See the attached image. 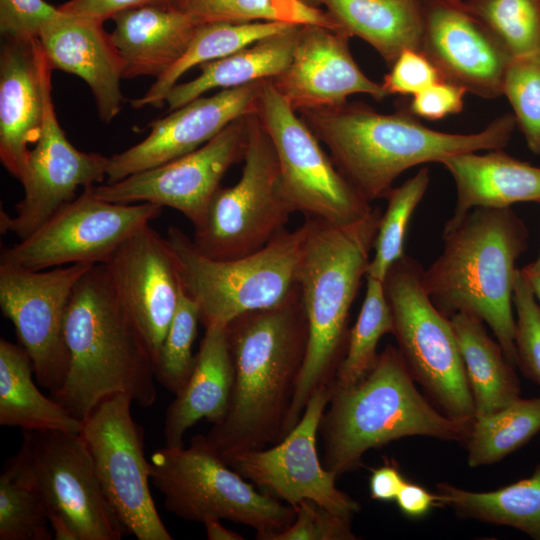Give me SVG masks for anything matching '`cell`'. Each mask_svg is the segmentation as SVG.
<instances>
[{
    "instance_id": "43",
    "label": "cell",
    "mask_w": 540,
    "mask_h": 540,
    "mask_svg": "<svg viewBox=\"0 0 540 540\" xmlns=\"http://www.w3.org/2000/svg\"><path fill=\"white\" fill-rule=\"evenodd\" d=\"M295 519L285 530L269 540H355L351 517L339 515L312 500H302L294 506Z\"/></svg>"
},
{
    "instance_id": "13",
    "label": "cell",
    "mask_w": 540,
    "mask_h": 540,
    "mask_svg": "<svg viewBox=\"0 0 540 540\" xmlns=\"http://www.w3.org/2000/svg\"><path fill=\"white\" fill-rule=\"evenodd\" d=\"M161 211V206L148 202L106 201L86 188L28 236L4 248L0 262L32 270L104 263Z\"/></svg>"
},
{
    "instance_id": "21",
    "label": "cell",
    "mask_w": 540,
    "mask_h": 540,
    "mask_svg": "<svg viewBox=\"0 0 540 540\" xmlns=\"http://www.w3.org/2000/svg\"><path fill=\"white\" fill-rule=\"evenodd\" d=\"M263 81L223 89L209 97L201 96L151 122V131L144 140L109 157L106 183L188 154L234 120L256 112Z\"/></svg>"
},
{
    "instance_id": "35",
    "label": "cell",
    "mask_w": 540,
    "mask_h": 540,
    "mask_svg": "<svg viewBox=\"0 0 540 540\" xmlns=\"http://www.w3.org/2000/svg\"><path fill=\"white\" fill-rule=\"evenodd\" d=\"M182 11L199 25L213 22H286L339 30L326 10L302 0H184Z\"/></svg>"
},
{
    "instance_id": "47",
    "label": "cell",
    "mask_w": 540,
    "mask_h": 540,
    "mask_svg": "<svg viewBox=\"0 0 540 540\" xmlns=\"http://www.w3.org/2000/svg\"><path fill=\"white\" fill-rule=\"evenodd\" d=\"M184 0H69L60 11L69 14L93 17L105 21L116 13L129 8L159 6L182 11Z\"/></svg>"
},
{
    "instance_id": "30",
    "label": "cell",
    "mask_w": 540,
    "mask_h": 540,
    "mask_svg": "<svg viewBox=\"0 0 540 540\" xmlns=\"http://www.w3.org/2000/svg\"><path fill=\"white\" fill-rule=\"evenodd\" d=\"M32 361L21 345L0 339V425L21 430L81 433L83 422L33 380Z\"/></svg>"
},
{
    "instance_id": "49",
    "label": "cell",
    "mask_w": 540,
    "mask_h": 540,
    "mask_svg": "<svg viewBox=\"0 0 540 540\" xmlns=\"http://www.w3.org/2000/svg\"><path fill=\"white\" fill-rule=\"evenodd\" d=\"M406 481L397 464L387 461L372 470L369 479L371 498L379 501L395 500Z\"/></svg>"
},
{
    "instance_id": "40",
    "label": "cell",
    "mask_w": 540,
    "mask_h": 540,
    "mask_svg": "<svg viewBox=\"0 0 540 540\" xmlns=\"http://www.w3.org/2000/svg\"><path fill=\"white\" fill-rule=\"evenodd\" d=\"M46 508L37 492L3 467L0 475V540H50Z\"/></svg>"
},
{
    "instance_id": "15",
    "label": "cell",
    "mask_w": 540,
    "mask_h": 540,
    "mask_svg": "<svg viewBox=\"0 0 540 540\" xmlns=\"http://www.w3.org/2000/svg\"><path fill=\"white\" fill-rule=\"evenodd\" d=\"M76 263L32 270L0 262V306L29 355L37 383L52 395L66 380L65 315L71 294L93 266Z\"/></svg>"
},
{
    "instance_id": "37",
    "label": "cell",
    "mask_w": 540,
    "mask_h": 540,
    "mask_svg": "<svg viewBox=\"0 0 540 540\" xmlns=\"http://www.w3.org/2000/svg\"><path fill=\"white\" fill-rule=\"evenodd\" d=\"M428 184L429 169L422 167L386 195L388 205L380 219L373 246L374 257L369 262L366 276L383 281L390 267L404 255V239L410 218Z\"/></svg>"
},
{
    "instance_id": "19",
    "label": "cell",
    "mask_w": 540,
    "mask_h": 540,
    "mask_svg": "<svg viewBox=\"0 0 540 540\" xmlns=\"http://www.w3.org/2000/svg\"><path fill=\"white\" fill-rule=\"evenodd\" d=\"M102 264L120 307L155 366L181 289L166 237L147 224Z\"/></svg>"
},
{
    "instance_id": "39",
    "label": "cell",
    "mask_w": 540,
    "mask_h": 540,
    "mask_svg": "<svg viewBox=\"0 0 540 540\" xmlns=\"http://www.w3.org/2000/svg\"><path fill=\"white\" fill-rule=\"evenodd\" d=\"M199 321V308L181 285L176 310L154 366L156 381L175 395L186 385L195 367L192 345Z\"/></svg>"
},
{
    "instance_id": "17",
    "label": "cell",
    "mask_w": 540,
    "mask_h": 540,
    "mask_svg": "<svg viewBox=\"0 0 540 540\" xmlns=\"http://www.w3.org/2000/svg\"><path fill=\"white\" fill-rule=\"evenodd\" d=\"M249 115L234 120L210 141L188 154L117 182L93 185L87 189L92 195L110 202H148L162 208H173L195 227L203 221L227 170L244 159Z\"/></svg>"
},
{
    "instance_id": "16",
    "label": "cell",
    "mask_w": 540,
    "mask_h": 540,
    "mask_svg": "<svg viewBox=\"0 0 540 540\" xmlns=\"http://www.w3.org/2000/svg\"><path fill=\"white\" fill-rule=\"evenodd\" d=\"M331 392L329 386L317 389L299 422L275 446L220 455L259 490L292 507L302 500H312L352 518L360 511L359 503L337 488V477L325 469L316 448L317 431Z\"/></svg>"
},
{
    "instance_id": "38",
    "label": "cell",
    "mask_w": 540,
    "mask_h": 540,
    "mask_svg": "<svg viewBox=\"0 0 540 540\" xmlns=\"http://www.w3.org/2000/svg\"><path fill=\"white\" fill-rule=\"evenodd\" d=\"M513 57L540 55V0H462Z\"/></svg>"
},
{
    "instance_id": "53",
    "label": "cell",
    "mask_w": 540,
    "mask_h": 540,
    "mask_svg": "<svg viewBox=\"0 0 540 540\" xmlns=\"http://www.w3.org/2000/svg\"><path fill=\"white\" fill-rule=\"evenodd\" d=\"M302 1H304V2H306L308 4H310V5H314V6L319 7L318 4H317V0H302Z\"/></svg>"
},
{
    "instance_id": "4",
    "label": "cell",
    "mask_w": 540,
    "mask_h": 540,
    "mask_svg": "<svg viewBox=\"0 0 540 540\" xmlns=\"http://www.w3.org/2000/svg\"><path fill=\"white\" fill-rule=\"evenodd\" d=\"M381 216L375 208L348 226L312 218L298 274L308 343L281 440L299 422L314 392L322 386L332 388L348 346L350 308L366 276Z\"/></svg>"
},
{
    "instance_id": "9",
    "label": "cell",
    "mask_w": 540,
    "mask_h": 540,
    "mask_svg": "<svg viewBox=\"0 0 540 540\" xmlns=\"http://www.w3.org/2000/svg\"><path fill=\"white\" fill-rule=\"evenodd\" d=\"M423 271L404 254L383 280L393 335L412 377L431 402L448 417L473 421L475 407L458 341L450 318L427 295Z\"/></svg>"
},
{
    "instance_id": "51",
    "label": "cell",
    "mask_w": 540,
    "mask_h": 540,
    "mask_svg": "<svg viewBox=\"0 0 540 540\" xmlns=\"http://www.w3.org/2000/svg\"><path fill=\"white\" fill-rule=\"evenodd\" d=\"M529 281L532 291L536 297V300L540 306V270H527L521 269Z\"/></svg>"
},
{
    "instance_id": "34",
    "label": "cell",
    "mask_w": 540,
    "mask_h": 540,
    "mask_svg": "<svg viewBox=\"0 0 540 540\" xmlns=\"http://www.w3.org/2000/svg\"><path fill=\"white\" fill-rule=\"evenodd\" d=\"M540 431V397L518 398L492 414L474 419L466 442L468 465L499 462Z\"/></svg>"
},
{
    "instance_id": "20",
    "label": "cell",
    "mask_w": 540,
    "mask_h": 540,
    "mask_svg": "<svg viewBox=\"0 0 540 540\" xmlns=\"http://www.w3.org/2000/svg\"><path fill=\"white\" fill-rule=\"evenodd\" d=\"M420 51L442 79L467 93L486 99L502 95L512 56L462 0H425Z\"/></svg>"
},
{
    "instance_id": "42",
    "label": "cell",
    "mask_w": 540,
    "mask_h": 540,
    "mask_svg": "<svg viewBox=\"0 0 540 540\" xmlns=\"http://www.w3.org/2000/svg\"><path fill=\"white\" fill-rule=\"evenodd\" d=\"M513 305L517 366L540 385V306L521 269L515 273Z\"/></svg>"
},
{
    "instance_id": "5",
    "label": "cell",
    "mask_w": 540,
    "mask_h": 540,
    "mask_svg": "<svg viewBox=\"0 0 540 540\" xmlns=\"http://www.w3.org/2000/svg\"><path fill=\"white\" fill-rule=\"evenodd\" d=\"M443 240V252L423 271L427 295L448 318L464 313L486 323L517 366L513 289L515 262L528 248L526 225L510 207H477Z\"/></svg>"
},
{
    "instance_id": "1",
    "label": "cell",
    "mask_w": 540,
    "mask_h": 540,
    "mask_svg": "<svg viewBox=\"0 0 540 540\" xmlns=\"http://www.w3.org/2000/svg\"><path fill=\"white\" fill-rule=\"evenodd\" d=\"M299 285L280 304L227 325L234 382L224 418L206 435L220 454L280 441L308 343Z\"/></svg>"
},
{
    "instance_id": "27",
    "label": "cell",
    "mask_w": 540,
    "mask_h": 540,
    "mask_svg": "<svg viewBox=\"0 0 540 540\" xmlns=\"http://www.w3.org/2000/svg\"><path fill=\"white\" fill-rule=\"evenodd\" d=\"M233 382L227 326L206 327L192 375L166 410L165 446L183 447L185 432L203 418L212 424L220 422L229 407Z\"/></svg>"
},
{
    "instance_id": "29",
    "label": "cell",
    "mask_w": 540,
    "mask_h": 540,
    "mask_svg": "<svg viewBox=\"0 0 540 540\" xmlns=\"http://www.w3.org/2000/svg\"><path fill=\"white\" fill-rule=\"evenodd\" d=\"M300 27L301 24H293L228 56L201 64L199 76L177 83L170 90L166 97L169 111L216 88L241 87L280 75L291 62Z\"/></svg>"
},
{
    "instance_id": "33",
    "label": "cell",
    "mask_w": 540,
    "mask_h": 540,
    "mask_svg": "<svg viewBox=\"0 0 540 540\" xmlns=\"http://www.w3.org/2000/svg\"><path fill=\"white\" fill-rule=\"evenodd\" d=\"M286 22H213L197 26L182 56L141 97L131 100L135 109L162 106L170 90L190 69L228 56L256 41L289 28Z\"/></svg>"
},
{
    "instance_id": "18",
    "label": "cell",
    "mask_w": 540,
    "mask_h": 540,
    "mask_svg": "<svg viewBox=\"0 0 540 540\" xmlns=\"http://www.w3.org/2000/svg\"><path fill=\"white\" fill-rule=\"evenodd\" d=\"M109 157L75 148L61 128L54 110L51 85L46 90L42 131L19 179L24 197L10 216L1 211L2 233L23 239L65 204L74 200L79 188L102 183Z\"/></svg>"
},
{
    "instance_id": "28",
    "label": "cell",
    "mask_w": 540,
    "mask_h": 540,
    "mask_svg": "<svg viewBox=\"0 0 540 540\" xmlns=\"http://www.w3.org/2000/svg\"><path fill=\"white\" fill-rule=\"evenodd\" d=\"M425 0H317L349 37L371 45L390 67L407 49L420 50Z\"/></svg>"
},
{
    "instance_id": "48",
    "label": "cell",
    "mask_w": 540,
    "mask_h": 540,
    "mask_svg": "<svg viewBox=\"0 0 540 540\" xmlns=\"http://www.w3.org/2000/svg\"><path fill=\"white\" fill-rule=\"evenodd\" d=\"M398 509L408 518H421L438 506L436 494L424 487L406 481L395 498Z\"/></svg>"
},
{
    "instance_id": "14",
    "label": "cell",
    "mask_w": 540,
    "mask_h": 540,
    "mask_svg": "<svg viewBox=\"0 0 540 540\" xmlns=\"http://www.w3.org/2000/svg\"><path fill=\"white\" fill-rule=\"evenodd\" d=\"M133 400L117 394L83 421V436L102 489L128 534L138 540H172L153 500L144 433L134 420Z\"/></svg>"
},
{
    "instance_id": "50",
    "label": "cell",
    "mask_w": 540,
    "mask_h": 540,
    "mask_svg": "<svg viewBox=\"0 0 540 540\" xmlns=\"http://www.w3.org/2000/svg\"><path fill=\"white\" fill-rule=\"evenodd\" d=\"M203 525L206 529V535L209 540H243L244 537L230 529H227L220 519H207Z\"/></svg>"
},
{
    "instance_id": "46",
    "label": "cell",
    "mask_w": 540,
    "mask_h": 540,
    "mask_svg": "<svg viewBox=\"0 0 540 540\" xmlns=\"http://www.w3.org/2000/svg\"><path fill=\"white\" fill-rule=\"evenodd\" d=\"M466 93L463 87L441 79L413 95L405 107L415 117L438 120L461 112Z\"/></svg>"
},
{
    "instance_id": "44",
    "label": "cell",
    "mask_w": 540,
    "mask_h": 540,
    "mask_svg": "<svg viewBox=\"0 0 540 540\" xmlns=\"http://www.w3.org/2000/svg\"><path fill=\"white\" fill-rule=\"evenodd\" d=\"M60 13L45 0H0V32L4 39H38L43 26Z\"/></svg>"
},
{
    "instance_id": "22",
    "label": "cell",
    "mask_w": 540,
    "mask_h": 540,
    "mask_svg": "<svg viewBox=\"0 0 540 540\" xmlns=\"http://www.w3.org/2000/svg\"><path fill=\"white\" fill-rule=\"evenodd\" d=\"M349 39L340 30L301 25L290 64L270 79L296 112L340 105L354 94H367L376 101L388 96L381 83L361 71Z\"/></svg>"
},
{
    "instance_id": "6",
    "label": "cell",
    "mask_w": 540,
    "mask_h": 540,
    "mask_svg": "<svg viewBox=\"0 0 540 540\" xmlns=\"http://www.w3.org/2000/svg\"><path fill=\"white\" fill-rule=\"evenodd\" d=\"M322 415L323 466L336 477L363 465V454L406 436L466 444L473 421L443 414L419 392L400 351L386 345L370 372L332 389Z\"/></svg>"
},
{
    "instance_id": "12",
    "label": "cell",
    "mask_w": 540,
    "mask_h": 540,
    "mask_svg": "<svg viewBox=\"0 0 540 540\" xmlns=\"http://www.w3.org/2000/svg\"><path fill=\"white\" fill-rule=\"evenodd\" d=\"M257 114L277 156L280 195L293 213L348 226L372 212L370 202L340 173L271 80L263 81Z\"/></svg>"
},
{
    "instance_id": "10",
    "label": "cell",
    "mask_w": 540,
    "mask_h": 540,
    "mask_svg": "<svg viewBox=\"0 0 540 540\" xmlns=\"http://www.w3.org/2000/svg\"><path fill=\"white\" fill-rule=\"evenodd\" d=\"M4 467L37 492L49 523H66L77 540H120L128 534L81 433L23 430L19 450Z\"/></svg>"
},
{
    "instance_id": "45",
    "label": "cell",
    "mask_w": 540,
    "mask_h": 540,
    "mask_svg": "<svg viewBox=\"0 0 540 540\" xmlns=\"http://www.w3.org/2000/svg\"><path fill=\"white\" fill-rule=\"evenodd\" d=\"M441 79L436 66L422 51L407 49L390 66L381 85L387 95L412 97Z\"/></svg>"
},
{
    "instance_id": "36",
    "label": "cell",
    "mask_w": 540,
    "mask_h": 540,
    "mask_svg": "<svg viewBox=\"0 0 540 540\" xmlns=\"http://www.w3.org/2000/svg\"><path fill=\"white\" fill-rule=\"evenodd\" d=\"M367 288L358 319L350 330L345 356L331 389L346 388L363 379L375 365L382 336L393 334L394 322L383 281L366 276Z\"/></svg>"
},
{
    "instance_id": "31",
    "label": "cell",
    "mask_w": 540,
    "mask_h": 540,
    "mask_svg": "<svg viewBox=\"0 0 540 540\" xmlns=\"http://www.w3.org/2000/svg\"><path fill=\"white\" fill-rule=\"evenodd\" d=\"M472 394L475 418L492 414L520 397L519 380L484 322L464 313L450 317Z\"/></svg>"
},
{
    "instance_id": "11",
    "label": "cell",
    "mask_w": 540,
    "mask_h": 540,
    "mask_svg": "<svg viewBox=\"0 0 540 540\" xmlns=\"http://www.w3.org/2000/svg\"><path fill=\"white\" fill-rule=\"evenodd\" d=\"M239 181L213 195L193 242L205 256L229 260L252 254L285 230L293 213L279 192L273 144L257 111L248 117V142Z\"/></svg>"
},
{
    "instance_id": "24",
    "label": "cell",
    "mask_w": 540,
    "mask_h": 540,
    "mask_svg": "<svg viewBox=\"0 0 540 540\" xmlns=\"http://www.w3.org/2000/svg\"><path fill=\"white\" fill-rule=\"evenodd\" d=\"M39 43L52 69L80 77L89 86L104 123L120 112L124 78L122 60L103 21L82 15L60 13L42 28Z\"/></svg>"
},
{
    "instance_id": "7",
    "label": "cell",
    "mask_w": 540,
    "mask_h": 540,
    "mask_svg": "<svg viewBox=\"0 0 540 540\" xmlns=\"http://www.w3.org/2000/svg\"><path fill=\"white\" fill-rule=\"evenodd\" d=\"M312 229V218L283 230L262 249L235 259L202 254L181 229L170 226L166 240L180 282L199 308L206 328L227 326L250 311L283 302L298 285L299 269Z\"/></svg>"
},
{
    "instance_id": "8",
    "label": "cell",
    "mask_w": 540,
    "mask_h": 540,
    "mask_svg": "<svg viewBox=\"0 0 540 540\" xmlns=\"http://www.w3.org/2000/svg\"><path fill=\"white\" fill-rule=\"evenodd\" d=\"M151 484L164 506L177 517L204 523L217 518L247 525L256 538L269 540L288 528L295 509L247 482L233 470L206 435L191 438L188 447L155 451L149 461Z\"/></svg>"
},
{
    "instance_id": "25",
    "label": "cell",
    "mask_w": 540,
    "mask_h": 540,
    "mask_svg": "<svg viewBox=\"0 0 540 540\" xmlns=\"http://www.w3.org/2000/svg\"><path fill=\"white\" fill-rule=\"evenodd\" d=\"M451 174L457 189L452 216L443 234L454 230L474 208H507L518 202L540 204V167L518 160L503 151L478 155L466 152L440 162Z\"/></svg>"
},
{
    "instance_id": "26",
    "label": "cell",
    "mask_w": 540,
    "mask_h": 540,
    "mask_svg": "<svg viewBox=\"0 0 540 540\" xmlns=\"http://www.w3.org/2000/svg\"><path fill=\"white\" fill-rule=\"evenodd\" d=\"M111 19L109 35L124 78L162 76L185 52L199 25L181 10L159 6L129 8Z\"/></svg>"
},
{
    "instance_id": "2",
    "label": "cell",
    "mask_w": 540,
    "mask_h": 540,
    "mask_svg": "<svg viewBox=\"0 0 540 540\" xmlns=\"http://www.w3.org/2000/svg\"><path fill=\"white\" fill-rule=\"evenodd\" d=\"M330 152L340 173L369 202L385 198L405 170L427 162L507 146L514 115L493 120L484 130L454 134L430 129L406 107L391 114L360 102L297 112Z\"/></svg>"
},
{
    "instance_id": "32",
    "label": "cell",
    "mask_w": 540,
    "mask_h": 540,
    "mask_svg": "<svg viewBox=\"0 0 540 540\" xmlns=\"http://www.w3.org/2000/svg\"><path fill=\"white\" fill-rule=\"evenodd\" d=\"M435 494L438 506L451 508L461 518L509 526L540 540V464L530 477L493 491L474 492L441 482Z\"/></svg>"
},
{
    "instance_id": "23",
    "label": "cell",
    "mask_w": 540,
    "mask_h": 540,
    "mask_svg": "<svg viewBox=\"0 0 540 540\" xmlns=\"http://www.w3.org/2000/svg\"><path fill=\"white\" fill-rule=\"evenodd\" d=\"M51 68L38 39H4L0 53V160L18 180L41 135Z\"/></svg>"
},
{
    "instance_id": "41",
    "label": "cell",
    "mask_w": 540,
    "mask_h": 540,
    "mask_svg": "<svg viewBox=\"0 0 540 540\" xmlns=\"http://www.w3.org/2000/svg\"><path fill=\"white\" fill-rule=\"evenodd\" d=\"M502 95L529 149L540 154V55L513 57L505 71Z\"/></svg>"
},
{
    "instance_id": "52",
    "label": "cell",
    "mask_w": 540,
    "mask_h": 540,
    "mask_svg": "<svg viewBox=\"0 0 540 540\" xmlns=\"http://www.w3.org/2000/svg\"><path fill=\"white\" fill-rule=\"evenodd\" d=\"M523 268L527 269V270H533V271L540 270V253H539V256L537 257V259L535 261H533L532 263L526 265Z\"/></svg>"
},
{
    "instance_id": "3",
    "label": "cell",
    "mask_w": 540,
    "mask_h": 540,
    "mask_svg": "<svg viewBox=\"0 0 540 540\" xmlns=\"http://www.w3.org/2000/svg\"><path fill=\"white\" fill-rule=\"evenodd\" d=\"M69 367L53 398L82 422L105 399L126 394L142 408L157 399L153 361L120 307L102 263L77 282L65 315Z\"/></svg>"
}]
</instances>
